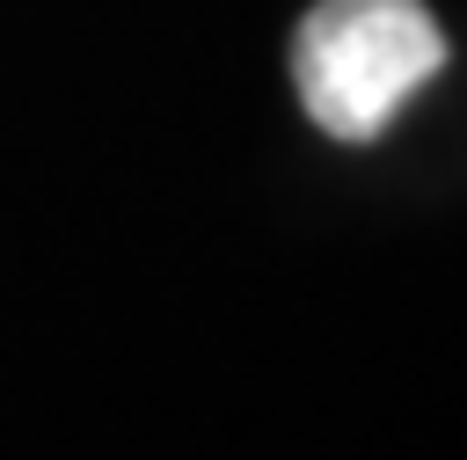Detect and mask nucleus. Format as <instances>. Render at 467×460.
Listing matches in <instances>:
<instances>
[{"instance_id":"f257e3e1","label":"nucleus","mask_w":467,"mask_h":460,"mask_svg":"<svg viewBox=\"0 0 467 460\" xmlns=\"http://www.w3.org/2000/svg\"><path fill=\"white\" fill-rule=\"evenodd\" d=\"M438 66H445V37L423 0H321L299 15L292 37L299 110L343 146L379 139Z\"/></svg>"}]
</instances>
